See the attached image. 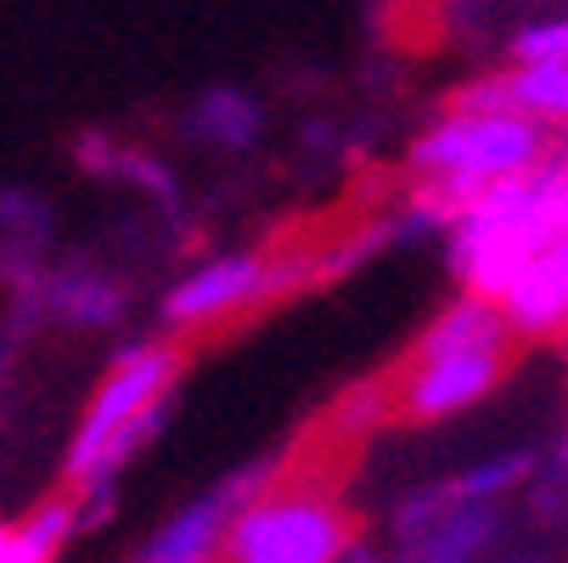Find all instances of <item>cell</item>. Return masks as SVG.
Segmentation results:
<instances>
[{
  "label": "cell",
  "mask_w": 568,
  "mask_h": 563,
  "mask_svg": "<svg viewBox=\"0 0 568 563\" xmlns=\"http://www.w3.org/2000/svg\"><path fill=\"white\" fill-rule=\"evenodd\" d=\"M546 254H551V260H557V271H562V277H568V231H562V237H557V243H551V249H546Z\"/></svg>",
  "instance_id": "15"
},
{
  "label": "cell",
  "mask_w": 568,
  "mask_h": 563,
  "mask_svg": "<svg viewBox=\"0 0 568 563\" xmlns=\"http://www.w3.org/2000/svg\"><path fill=\"white\" fill-rule=\"evenodd\" d=\"M484 530H490V519H484V513H456V519L445 524V546L428 541V563H467Z\"/></svg>",
  "instance_id": "13"
},
{
  "label": "cell",
  "mask_w": 568,
  "mask_h": 563,
  "mask_svg": "<svg viewBox=\"0 0 568 563\" xmlns=\"http://www.w3.org/2000/svg\"><path fill=\"white\" fill-rule=\"evenodd\" d=\"M349 535L355 524L327 485H260L231 513L220 563H338Z\"/></svg>",
  "instance_id": "1"
},
{
  "label": "cell",
  "mask_w": 568,
  "mask_h": 563,
  "mask_svg": "<svg viewBox=\"0 0 568 563\" xmlns=\"http://www.w3.org/2000/svg\"><path fill=\"white\" fill-rule=\"evenodd\" d=\"M557 344H562V350H568V333H562V339H557Z\"/></svg>",
  "instance_id": "17"
},
{
  "label": "cell",
  "mask_w": 568,
  "mask_h": 563,
  "mask_svg": "<svg viewBox=\"0 0 568 563\" xmlns=\"http://www.w3.org/2000/svg\"><path fill=\"white\" fill-rule=\"evenodd\" d=\"M304 271H321V254H225L203 271H192L170 299H164V321L192 339L214 321H231V315H248L271 299H282L287 288L304 282Z\"/></svg>",
  "instance_id": "2"
},
{
  "label": "cell",
  "mask_w": 568,
  "mask_h": 563,
  "mask_svg": "<svg viewBox=\"0 0 568 563\" xmlns=\"http://www.w3.org/2000/svg\"><path fill=\"white\" fill-rule=\"evenodd\" d=\"M57 310H62L68 321L102 328V321H113V315H119V293H113L108 282H97V277H73V282H62V288H57Z\"/></svg>",
  "instance_id": "10"
},
{
  "label": "cell",
  "mask_w": 568,
  "mask_h": 563,
  "mask_svg": "<svg viewBox=\"0 0 568 563\" xmlns=\"http://www.w3.org/2000/svg\"><path fill=\"white\" fill-rule=\"evenodd\" d=\"M186 361H192V339H181V333H175V339H152V344L124 350V355L113 361V372L102 378V389L91 394L85 423H79V434H73L68 479L97 456V445H102L119 423H130V418L146 412V406H158V400H170L175 383H181V372H186Z\"/></svg>",
  "instance_id": "3"
},
{
  "label": "cell",
  "mask_w": 568,
  "mask_h": 563,
  "mask_svg": "<svg viewBox=\"0 0 568 563\" xmlns=\"http://www.w3.org/2000/svg\"><path fill=\"white\" fill-rule=\"evenodd\" d=\"M203 124L220 130V141H254V108L236 91H214L209 108H203Z\"/></svg>",
  "instance_id": "12"
},
{
  "label": "cell",
  "mask_w": 568,
  "mask_h": 563,
  "mask_svg": "<svg viewBox=\"0 0 568 563\" xmlns=\"http://www.w3.org/2000/svg\"><path fill=\"white\" fill-rule=\"evenodd\" d=\"M445 113H524L546 130H568V62H513L462 86Z\"/></svg>",
  "instance_id": "5"
},
{
  "label": "cell",
  "mask_w": 568,
  "mask_h": 563,
  "mask_svg": "<svg viewBox=\"0 0 568 563\" xmlns=\"http://www.w3.org/2000/svg\"><path fill=\"white\" fill-rule=\"evenodd\" d=\"M524 479H529V456H524V451H507V456H490V462L467 468V473L456 479V496H462V502H490V496L518 491Z\"/></svg>",
  "instance_id": "9"
},
{
  "label": "cell",
  "mask_w": 568,
  "mask_h": 563,
  "mask_svg": "<svg viewBox=\"0 0 568 563\" xmlns=\"http://www.w3.org/2000/svg\"><path fill=\"white\" fill-rule=\"evenodd\" d=\"M513 372V350H467V355H439V361H399L383 383V418L394 423H434L450 418Z\"/></svg>",
  "instance_id": "4"
},
{
  "label": "cell",
  "mask_w": 568,
  "mask_h": 563,
  "mask_svg": "<svg viewBox=\"0 0 568 563\" xmlns=\"http://www.w3.org/2000/svg\"><path fill=\"white\" fill-rule=\"evenodd\" d=\"M18 530V541L40 557V563H51L57 552H62V541L79 530V502H73V491H62V496H45L23 524H12Z\"/></svg>",
  "instance_id": "8"
},
{
  "label": "cell",
  "mask_w": 568,
  "mask_h": 563,
  "mask_svg": "<svg viewBox=\"0 0 568 563\" xmlns=\"http://www.w3.org/2000/svg\"><path fill=\"white\" fill-rule=\"evenodd\" d=\"M0 563H40L23 541H18V530H7V524H0Z\"/></svg>",
  "instance_id": "14"
},
{
  "label": "cell",
  "mask_w": 568,
  "mask_h": 563,
  "mask_svg": "<svg viewBox=\"0 0 568 563\" xmlns=\"http://www.w3.org/2000/svg\"><path fill=\"white\" fill-rule=\"evenodd\" d=\"M513 62H568V18L518 29L513 34Z\"/></svg>",
  "instance_id": "11"
},
{
  "label": "cell",
  "mask_w": 568,
  "mask_h": 563,
  "mask_svg": "<svg viewBox=\"0 0 568 563\" xmlns=\"http://www.w3.org/2000/svg\"><path fill=\"white\" fill-rule=\"evenodd\" d=\"M338 563H377V557H366V552H349V557H338Z\"/></svg>",
  "instance_id": "16"
},
{
  "label": "cell",
  "mask_w": 568,
  "mask_h": 563,
  "mask_svg": "<svg viewBox=\"0 0 568 563\" xmlns=\"http://www.w3.org/2000/svg\"><path fill=\"white\" fill-rule=\"evenodd\" d=\"M271 479V468H254V473H242V479H231L225 491H214V496H203V502H192V507H181L164 530H158L152 541H146V552L135 557V563H220V541H225V524H231V513L248 502L260 485Z\"/></svg>",
  "instance_id": "6"
},
{
  "label": "cell",
  "mask_w": 568,
  "mask_h": 563,
  "mask_svg": "<svg viewBox=\"0 0 568 563\" xmlns=\"http://www.w3.org/2000/svg\"><path fill=\"white\" fill-rule=\"evenodd\" d=\"M513 328L501 304L478 299V293H462L450 310H439L428 328L417 333V344L405 350L399 361H439V355H467V350H513Z\"/></svg>",
  "instance_id": "7"
}]
</instances>
